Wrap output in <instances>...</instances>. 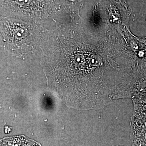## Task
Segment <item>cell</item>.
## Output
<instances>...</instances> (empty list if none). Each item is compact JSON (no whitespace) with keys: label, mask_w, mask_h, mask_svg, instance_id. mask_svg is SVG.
Instances as JSON below:
<instances>
[{"label":"cell","mask_w":146,"mask_h":146,"mask_svg":"<svg viewBox=\"0 0 146 146\" xmlns=\"http://www.w3.org/2000/svg\"><path fill=\"white\" fill-rule=\"evenodd\" d=\"M41 52L50 87L76 109L106 107L127 72L125 48L113 30L94 36L78 24L56 25L46 32Z\"/></svg>","instance_id":"6da1fadb"},{"label":"cell","mask_w":146,"mask_h":146,"mask_svg":"<svg viewBox=\"0 0 146 146\" xmlns=\"http://www.w3.org/2000/svg\"><path fill=\"white\" fill-rule=\"evenodd\" d=\"M43 24L16 18L1 17V33L4 49L19 58L41 54L46 29Z\"/></svg>","instance_id":"7a4b0ae2"},{"label":"cell","mask_w":146,"mask_h":146,"mask_svg":"<svg viewBox=\"0 0 146 146\" xmlns=\"http://www.w3.org/2000/svg\"><path fill=\"white\" fill-rule=\"evenodd\" d=\"M62 9L59 0H1V16L42 24Z\"/></svg>","instance_id":"3957f363"},{"label":"cell","mask_w":146,"mask_h":146,"mask_svg":"<svg viewBox=\"0 0 146 146\" xmlns=\"http://www.w3.org/2000/svg\"><path fill=\"white\" fill-rule=\"evenodd\" d=\"M125 98L146 99V62L137 63L118 90L115 100Z\"/></svg>","instance_id":"277c9868"},{"label":"cell","mask_w":146,"mask_h":146,"mask_svg":"<svg viewBox=\"0 0 146 146\" xmlns=\"http://www.w3.org/2000/svg\"><path fill=\"white\" fill-rule=\"evenodd\" d=\"M133 145L132 146H146L145 141L140 137L133 136L132 137Z\"/></svg>","instance_id":"5b68a950"},{"label":"cell","mask_w":146,"mask_h":146,"mask_svg":"<svg viewBox=\"0 0 146 146\" xmlns=\"http://www.w3.org/2000/svg\"><path fill=\"white\" fill-rule=\"evenodd\" d=\"M119 1L121 3H125V0H119Z\"/></svg>","instance_id":"8992f818"},{"label":"cell","mask_w":146,"mask_h":146,"mask_svg":"<svg viewBox=\"0 0 146 146\" xmlns=\"http://www.w3.org/2000/svg\"><path fill=\"white\" fill-rule=\"evenodd\" d=\"M144 40H145V42L146 44V37H145V38H144Z\"/></svg>","instance_id":"52a82bcc"},{"label":"cell","mask_w":146,"mask_h":146,"mask_svg":"<svg viewBox=\"0 0 146 146\" xmlns=\"http://www.w3.org/2000/svg\"></svg>","instance_id":"ba28073f"}]
</instances>
